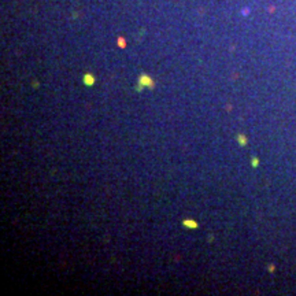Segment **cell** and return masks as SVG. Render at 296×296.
<instances>
[{"instance_id":"obj_2","label":"cell","mask_w":296,"mask_h":296,"mask_svg":"<svg viewBox=\"0 0 296 296\" xmlns=\"http://www.w3.org/2000/svg\"><path fill=\"white\" fill-rule=\"evenodd\" d=\"M82 81H84V84L87 85V87H92L95 84V77L92 76V74H84V77H82Z\"/></svg>"},{"instance_id":"obj_3","label":"cell","mask_w":296,"mask_h":296,"mask_svg":"<svg viewBox=\"0 0 296 296\" xmlns=\"http://www.w3.org/2000/svg\"><path fill=\"white\" fill-rule=\"evenodd\" d=\"M183 225L184 226H187V228H191V229H196V228H197V224L192 219H184Z\"/></svg>"},{"instance_id":"obj_4","label":"cell","mask_w":296,"mask_h":296,"mask_svg":"<svg viewBox=\"0 0 296 296\" xmlns=\"http://www.w3.org/2000/svg\"><path fill=\"white\" fill-rule=\"evenodd\" d=\"M118 44H119V47H122V48L125 47V41L122 40V37H119V40H118Z\"/></svg>"},{"instance_id":"obj_1","label":"cell","mask_w":296,"mask_h":296,"mask_svg":"<svg viewBox=\"0 0 296 296\" xmlns=\"http://www.w3.org/2000/svg\"><path fill=\"white\" fill-rule=\"evenodd\" d=\"M139 84L141 85V87H148V88H154V81L151 80V77L145 76V74H143V76H140V78H139Z\"/></svg>"}]
</instances>
